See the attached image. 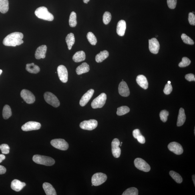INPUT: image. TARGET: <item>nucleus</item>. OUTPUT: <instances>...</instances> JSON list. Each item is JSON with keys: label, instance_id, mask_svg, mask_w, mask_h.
<instances>
[{"label": "nucleus", "instance_id": "1", "mask_svg": "<svg viewBox=\"0 0 195 195\" xmlns=\"http://www.w3.org/2000/svg\"><path fill=\"white\" fill-rule=\"evenodd\" d=\"M24 35L22 33L15 32L8 35L4 39L3 44L6 46L15 47L24 43L22 39Z\"/></svg>", "mask_w": 195, "mask_h": 195}, {"label": "nucleus", "instance_id": "2", "mask_svg": "<svg viewBox=\"0 0 195 195\" xmlns=\"http://www.w3.org/2000/svg\"><path fill=\"white\" fill-rule=\"evenodd\" d=\"M35 14L39 19L48 21H52L54 19V17L48 10L46 7H39L35 11Z\"/></svg>", "mask_w": 195, "mask_h": 195}, {"label": "nucleus", "instance_id": "3", "mask_svg": "<svg viewBox=\"0 0 195 195\" xmlns=\"http://www.w3.org/2000/svg\"><path fill=\"white\" fill-rule=\"evenodd\" d=\"M33 160L37 164L45 165L46 166H52L55 164V161L51 157L35 155L33 157Z\"/></svg>", "mask_w": 195, "mask_h": 195}, {"label": "nucleus", "instance_id": "4", "mask_svg": "<svg viewBox=\"0 0 195 195\" xmlns=\"http://www.w3.org/2000/svg\"><path fill=\"white\" fill-rule=\"evenodd\" d=\"M107 100V95L105 93H102L95 98L91 103L92 108H101L104 106Z\"/></svg>", "mask_w": 195, "mask_h": 195}, {"label": "nucleus", "instance_id": "5", "mask_svg": "<svg viewBox=\"0 0 195 195\" xmlns=\"http://www.w3.org/2000/svg\"><path fill=\"white\" fill-rule=\"evenodd\" d=\"M45 100L49 104L54 107H58L60 103L57 97L52 93L46 92L44 94Z\"/></svg>", "mask_w": 195, "mask_h": 195}, {"label": "nucleus", "instance_id": "6", "mask_svg": "<svg viewBox=\"0 0 195 195\" xmlns=\"http://www.w3.org/2000/svg\"><path fill=\"white\" fill-rule=\"evenodd\" d=\"M107 176L102 173H97L93 176L91 178V182L93 186H100L107 180Z\"/></svg>", "mask_w": 195, "mask_h": 195}, {"label": "nucleus", "instance_id": "7", "mask_svg": "<svg viewBox=\"0 0 195 195\" xmlns=\"http://www.w3.org/2000/svg\"><path fill=\"white\" fill-rule=\"evenodd\" d=\"M51 144L55 148L61 150H66L69 148V145L63 139H55L51 140Z\"/></svg>", "mask_w": 195, "mask_h": 195}, {"label": "nucleus", "instance_id": "8", "mask_svg": "<svg viewBox=\"0 0 195 195\" xmlns=\"http://www.w3.org/2000/svg\"><path fill=\"white\" fill-rule=\"evenodd\" d=\"M134 164L136 168L143 171L148 172L151 170L150 165L142 159L137 158L135 159Z\"/></svg>", "mask_w": 195, "mask_h": 195}, {"label": "nucleus", "instance_id": "9", "mask_svg": "<svg viewBox=\"0 0 195 195\" xmlns=\"http://www.w3.org/2000/svg\"><path fill=\"white\" fill-rule=\"evenodd\" d=\"M98 121L94 119H91L89 120H85L81 122L79 126L81 129L84 130L92 131L97 128L98 126Z\"/></svg>", "mask_w": 195, "mask_h": 195}, {"label": "nucleus", "instance_id": "10", "mask_svg": "<svg viewBox=\"0 0 195 195\" xmlns=\"http://www.w3.org/2000/svg\"><path fill=\"white\" fill-rule=\"evenodd\" d=\"M21 96L28 104H32L35 102V95L31 91L27 89H23L21 91Z\"/></svg>", "mask_w": 195, "mask_h": 195}, {"label": "nucleus", "instance_id": "11", "mask_svg": "<svg viewBox=\"0 0 195 195\" xmlns=\"http://www.w3.org/2000/svg\"><path fill=\"white\" fill-rule=\"evenodd\" d=\"M41 125L40 123L35 122V121H29L25 123L21 127V129L23 131H29L34 130H37L40 129Z\"/></svg>", "mask_w": 195, "mask_h": 195}, {"label": "nucleus", "instance_id": "12", "mask_svg": "<svg viewBox=\"0 0 195 195\" xmlns=\"http://www.w3.org/2000/svg\"><path fill=\"white\" fill-rule=\"evenodd\" d=\"M57 73L60 79L63 83H66L68 79V73L64 65H60L57 68Z\"/></svg>", "mask_w": 195, "mask_h": 195}, {"label": "nucleus", "instance_id": "13", "mask_svg": "<svg viewBox=\"0 0 195 195\" xmlns=\"http://www.w3.org/2000/svg\"><path fill=\"white\" fill-rule=\"evenodd\" d=\"M120 145V141L117 138L113 139L111 143L112 154L115 158H118L120 156L121 150L119 146Z\"/></svg>", "mask_w": 195, "mask_h": 195}, {"label": "nucleus", "instance_id": "14", "mask_svg": "<svg viewBox=\"0 0 195 195\" xmlns=\"http://www.w3.org/2000/svg\"><path fill=\"white\" fill-rule=\"evenodd\" d=\"M168 148L171 152L177 155H181L183 153V149L180 144L178 142H173L168 145Z\"/></svg>", "mask_w": 195, "mask_h": 195}, {"label": "nucleus", "instance_id": "15", "mask_svg": "<svg viewBox=\"0 0 195 195\" xmlns=\"http://www.w3.org/2000/svg\"><path fill=\"white\" fill-rule=\"evenodd\" d=\"M149 50L154 54H157L160 49V44L158 40L153 38L149 39Z\"/></svg>", "mask_w": 195, "mask_h": 195}, {"label": "nucleus", "instance_id": "16", "mask_svg": "<svg viewBox=\"0 0 195 195\" xmlns=\"http://www.w3.org/2000/svg\"><path fill=\"white\" fill-rule=\"evenodd\" d=\"M94 92V90L91 89L83 95L79 101V105L81 106H84L87 104L92 98Z\"/></svg>", "mask_w": 195, "mask_h": 195}, {"label": "nucleus", "instance_id": "17", "mask_svg": "<svg viewBox=\"0 0 195 195\" xmlns=\"http://www.w3.org/2000/svg\"><path fill=\"white\" fill-rule=\"evenodd\" d=\"M118 90L119 94L124 97H128L130 94V91L127 83L122 81L119 85Z\"/></svg>", "mask_w": 195, "mask_h": 195}, {"label": "nucleus", "instance_id": "18", "mask_svg": "<svg viewBox=\"0 0 195 195\" xmlns=\"http://www.w3.org/2000/svg\"><path fill=\"white\" fill-rule=\"evenodd\" d=\"M47 50L46 45H43L39 47L35 51V57L37 59H44L46 57Z\"/></svg>", "mask_w": 195, "mask_h": 195}, {"label": "nucleus", "instance_id": "19", "mask_svg": "<svg viewBox=\"0 0 195 195\" xmlns=\"http://www.w3.org/2000/svg\"><path fill=\"white\" fill-rule=\"evenodd\" d=\"M26 186L25 182H22L21 181L17 179L12 181L11 183V188L12 189L16 192H19Z\"/></svg>", "mask_w": 195, "mask_h": 195}, {"label": "nucleus", "instance_id": "20", "mask_svg": "<svg viewBox=\"0 0 195 195\" xmlns=\"http://www.w3.org/2000/svg\"><path fill=\"white\" fill-rule=\"evenodd\" d=\"M126 29V23L124 20H121L117 23L116 31L117 35L123 36L125 35Z\"/></svg>", "mask_w": 195, "mask_h": 195}, {"label": "nucleus", "instance_id": "21", "mask_svg": "<svg viewBox=\"0 0 195 195\" xmlns=\"http://www.w3.org/2000/svg\"><path fill=\"white\" fill-rule=\"evenodd\" d=\"M136 81L138 84L144 89H146L148 87V80L144 75H139L136 78Z\"/></svg>", "mask_w": 195, "mask_h": 195}, {"label": "nucleus", "instance_id": "22", "mask_svg": "<svg viewBox=\"0 0 195 195\" xmlns=\"http://www.w3.org/2000/svg\"><path fill=\"white\" fill-rule=\"evenodd\" d=\"M43 188L47 195H56L55 189L52 185L48 182L44 183Z\"/></svg>", "mask_w": 195, "mask_h": 195}, {"label": "nucleus", "instance_id": "23", "mask_svg": "<svg viewBox=\"0 0 195 195\" xmlns=\"http://www.w3.org/2000/svg\"><path fill=\"white\" fill-rule=\"evenodd\" d=\"M186 115L185 114L184 109L181 108L179 111L178 121H177V125L178 127L182 126L184 124L186 120Z\"/></svg>", "mask_w": 195, "mask_h": 195}, {"label": "nucleus", "instance_id": "24", "mask_svg": "<svg viewBox=\"0 0 195 195\" xmlns=\"http://www.w3.org/2000/svg\"><path fill=\"white\" fill-rule=\"evenodd\" d=\"M86 59V55L84 51H80L77 52L73 56L72 59L75 62L78 63L84 61Z\"/></svg>", "mask_w": 195, "mask_h": 195}, {"label": "nucleus", "instance_id": "25", "mask_svg": "<svg viewBox=\"0 0 195 195\" xmlns=\"http://www.w3.org/2000/svg\"><path fill=\"white\" fill-rule=\"evenodd\" d=\"M90 70V67L86 63H83L77 68L76 72L77 74L80 75L83 73L88 72Z\"/></svg>", "mask_w": 195, "mask_h": 195}, {"label": "nucleus", "instance_id": "26", "mask_svg": "<svg viewBox=\"0 0 195 195\" xmlns=\"http://www.w3.org/2000/svg\"><path fill=\"white\" fill-rule=\"evenodd\" d=\"M26 69L29 72L33 74H37L40 71L39 67L34 63L28 64L26 67Z\"/></svg>", "mask_w": 195, "mask_h": 195}, {"label": "nucleus", "instance_id": "27", "mask_svg": "<svg viewBox=\"0 0 195 195\" xmlns=\"http://www.w3.org/2000/svg\"><path fill=\"white\" fill-rule=\"evenodd\" d=\"M109 53L107 50L101 51V52L97 54L95 57V61L97 63L102 62L105 59L108 57Z\"/></svg>", "mask_w": 195, "mask_h": 195}, {"label": "nucleus", "instance_id": "28", "mask_svg": "<svg viewBox=\"0 0 195 195\" xmlns=\"http://www.w3.org/2000/svg\"><path fill=\"white\" fill-rule=\"evenodd\" d=\"M65 41H66L68 49L69 50H70L75 42V38L74 34L72 33L69 34L67 36Z\"/></svg>", "mask_w": 195, "mask_h": 195}, {"label": "nucleus", "instance_id": "29", "mask_svg": "<svg viewBox=\"0 0 195 195\" xmlns=\"http://www.w3.org/2000/svg\"><path fill=\"white\" fill-rule=\"evenodd\" d=\"M9 9V2L8 0H0V12L2 13H7Z\"/></svg>", "mask_w": 195, "mask_h": 195}, {"label": "nucleus", "instance_id": "30", "mask_svg": "<svg viewBox=\"0 0 195 195\" xmlns=\"http://www.w3.org/2000/svg\"><path fill=\"white\" fill-rule=\"evenodd\" d=\"M12 111L11 107L9 105H5L4 106L2 115L3 118L5 119H9L12 115Z\"/></svg>", "mask_w": 195, "mask_h": 195}, {"label": "nucleus", "instance_id": "31", "mask_svg": "<svg viewBox=\"0 0 195 195\" xmlns=\"http://www.w3.org/2000/svg\"><path fill=\"white\" fill-rule=\"evenodd\" d=\"M69 24L71 27H75L77 24L76 14L75 12H72L69 17Z\"/></svg>", "mask_w": 195, "mask_h": 195}, {"label": "nucleus", "instance_id": "32", "mask_svg": "<svg viewBox=\"0 0 195 195\" xmlns=\"http://www.w3.org/2000/svg\"><path fill=\"white\" fill-rule=\"evenodd\" d=\"M170 175L173 179L178 183L180 184L182 182V178L180 174L174 171H170Z\"/></svg>", "mask_w": 195, "mask_h": 195}, {"label": "nucleus", "instance_id": "33", "mask_svg": "<svg viewBox=\"0 0 195 195\" xmlns=\"http://www.w3.org/2000/svg\"><path fill=\"white\" fill-rule=\"evenodd\" d=\"M130 111V109L128 107L122 106L119 107L117 109V114L118 116H122L128 113Z\"/></svg>", "mask_w": 195, "mask_h": 195}, {"label": "nucleus", "instance_id": "34", "mask_svg": "<svg viewBox=\"0 0 195 195\" xmlns=\"http://www.w3.org/2000/svg\"><path fill=\"white\" fill-rule=\"evenodd\" d=\"M87 38L89 42H90L91 45H96L97 42V39L94 34L91 32H89L87 33Z\"/></svg>", "mask_w": 195, "mask_h": 195}, {"label": "nucleus", "instance_id": "35", "mask_svg": "<svg viewBox=\"0 0 195 195\" xmlns=\"http://www.w3.org/2000/svg\"><path fill=\"white\" fill-rule=\"evenodd\" d=\"M138 190L134 187L129 188L123 193L122 195H138Z\"/></svg>", "mask_w": 195, "mask_h": 195}, {"label": "nucleus", "instance_id": "36", "mask_svg": "<svg viewBox=\"0 0 195 195\" xmlns=\"http://www.w3.org/2000/svg\"><path fill=\"white\" fill-rule=\"evenodd\" d=\"M182 39L183 41L185 43L187 44L190 45H193L194 44V42L190 38V37L188 36L185 34H182L181 36Z\"/></svg>", "mask_w": 195, "mask_h": 195}, {"label": "nucleus", "instance_id": "37", "mask_svg": "<svg viewBox=\"0 0 195 195\" xmlns=\"http://www.w3.org/2000/svg\"><path fill=\"white\" fill-rule=\"evenodd\" d=\"M111 19V15L109 12H105L103 15V22L105 24H108Z\"/></svg>", "mask_w": 195, "mask_h": 195}, {"label": "nucleus", "instance_id": "38", "mask_svg": "<svg viewBox=\"0 0 195 195\" xmlns=\"http://www.w3.org/2000/svg\"><path fill=\"white\" fill-rule=\"evenodd\" d=\"M191 63V61L188 57H183L182 61L179 64L178 66L180 67H185L188 66Z\"/></svg>", "mask_w": 195, "mask_h": 195}, {"label": "nucleus", "instance_id": "39", "mask_svg": "<svg viewBox=\"0 0 195 195\" xmlns=\"http://www.w3.org/2000/svg\"><path fill=\"white\" fill-rule=\"evenodd\" d=\"M168 115L169 112L167 111L166 110L161 111L160 114L161 120L164 122H166L167 120Z\"/></svg>", "mask_w": 195, "mask_h": 195}, {"label": "nucleus", "instance_id": "40", "mask_svg": "<svg viewBox=\"0 0 195 195\" xmlns=\"http://www.w3.org/2000/svg\"><path fill=\"white\" fill-rule=\"evenodd\" d=\"M0 150L3 154H8L9 153V147L7 144H3L0 145Z\"/></svg>", "mask_w": 195, "mask_h": 195}, {"label": "nucleus", "instance_id": "41", "mask_svg": "<svg viewBox=\"0 0 195 195\" xmlns=\"http://www.w3.org/2000/svg\"><path fill=\"white\" fill-rule=\"evenodd\" d=\"M172 87L171 84H169L167 83L165 85L164 89V93L165 94L168 95L172 92Z\"/></svg>", "mask_w": 195, "mask_h": 195}, {"label": "nucleus", "instance_id": "42", "mask_svg": "<svg viewBox=\"0 0 195 195\" xmlns=\"http://www.w3.org/2000/svg\"><path fill=\"white\" fill-rule=\"evenodd\" d=\"M177 0H167L168 7L170 9H174L175 8Z\"/></svg>", "mask_w": 195, "mask_h": 195}, {"label": "nucleus", "instance_id": "43", "mask_svg": "<svg viewBox=\"0 0 195 195\" xmlns=\"http://www.w3.org/2000/svg\"><path fill=\"white\" fill-rule=\"evenodd\" d=\"M188 20L190 25H195V16L194 14L190 13L189 14Z\"/></svg>", "mask_w": 195, "mask_h": 195}, {"label": "nucleus", "instance_id": "44", "mask_svg": "<svg viewBox=\"0 0 195 195\" xmlns=\"http://www.w3.org/2000/svg\"><path fill=\"white\" fill-rule=\"evenodd\" d=\"M185 78L189 81H195V75L192 73L186 75Z\"/></svg>", "mask_w": 195, "mask_h": 195}, {"label": "nucleus", "instance_id": "45", "mask_svg": "<svg viewBox=\"0 0 195 195\" xmlns=\"http://www.w3.org/2000/svg\"><path fill=\"white\" fill-rule=\"evenodd\" d=\"M133 135L135 138L137 139L139 136L141 135L140 131L138 129H135L133 132Z\"/></svg>", "mask_w": 195, "mask_h": 195}, {"label": "nucleus", "instance_id": "46", "mask_svg": "<svg viewBox=\"0 0 195 195\" xmlns=\"http://www.w3.org/2000/svg\"><path fill=\"white\" fill-rule=\"evenodd\" d=\"M138 142L141 144H144L145 142V139L144 136L142 134L139 136L137 138Z\"/></svg>", "mask_w": 195, "mask_h": 195}, {"label": "nucleus", "instance_id": "47", "mask_svg": "<svg viewBox=\"0 0 195 195\" xmlns=\"http://www.w3.org/2000/svg\"><path fill=\"white\" fill-rule=\"evenodd\" d=\"M6 172V169L5 167L0 165V175L5 174Z\"/></svg>", "mask_w": 195, "mask_h": 195}, {"label": "nucleus", "instance_id": "48", "mask_svg": "<svg viewBox=\"0 0 195 195\" xmlns=\"http://www.w3.org/2000/svg\"><path fill=\"white\" fill-rule=\"evenodd\" d=\"M6 156L3 154H0V163H1L2 161L5 160Z\"/></svg>", "mask_w": 195, "mask_h": 195}, {"label": "nucleus", "instance_id": "49", "mask_svg": "<svg viewBox=\"0 0 195 195\" xmlns=\"http://www.w3.org/2000/svg\"><path fill=\"white\" fill-rule=\"evenodd\" d=\"M195 175H193L192 176V179H193V183L194 185V186H195Z\"/></svg>", "mask_w": 195, "mask_h": 195}, {"label": "nucleus", "instance_id": "50", "mask_svg": "<svg viewBox=\"0 0 195 195\" xmlns=\"http://www.w3.org/2000/svg\"><path fill=\"white\" fill-rule=\"evenodd\" d=\"M90 1V0H83V2L87 4L88 3V2Z\"/></svg>", "mask_w": 195, "mask_h": 195}, {"label": "nucleus", "instance_id": "51", "mask_svg": "<svg viewBox=\"0 0 195 195\" xmlns=\"http://www.w3.org/2000/svg\"><path fill=\"white\" fill-rule=\"evenodd\" d=\"M2 73V70H1V69H0V75H1Z\"/></svg>", "mask_w": 195, "mask_h": 195}, {"label": "nucleus", "instance_id": "52", "mask_svg": "<svg viewBox=\"0 0 195 195\" xmlns=\"http://www.w3.org/2000/svg\"><path fill=\"white\" fill-rule=\"evenodd\" d=\"M168 83H169V84H171V82L170 81H168Z\"/></svg>", "mask_w": 195, "mask_h": 195}, {"label": "nucleus", "instance_id": "53", "mask_svg": "<svg viewBox=\"0 0 195 195\" xmlns=\"http://www.w3.org/2000/svg\"><path fill=\"white\" fill-rule=\"evenodd\" d=\"M122 143H123V142H121V144H122Z\"/></svg>", "mask_w": 195, "mask_h": 195}]
</instances>
